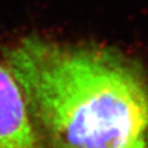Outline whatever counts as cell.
I'll return each mask as SVG.
<instances>
[{
    "instance_id": "1",
    "label": "cell",
    "mask_w": 148,
    "mask_h": 148,
    "mask_svg": "<svg viewBox=\"0 0 148 148\" xmlns=\"http://www.w3.org/2000/svg\"><path fill=\"white\" fill-rule=\"evenodd\" d=\"M1 60L42 148H148V73L131 55L29 34L4 47Z\"/></svg>"
},
{
    "instance_id": "2",
    "label": "cell",
    "mask_w": 148,
    "mask_h": 148,
    "mask_svg": "<svg viewBox=\"0 0 148 148\" xmlns=\"http://www.w3.org/2000/svg\"><path fill=\"white\" fill-rule=\"evenodd\" d=\"M0 148H42L19 83L0 58Z\"/></svg>"
}]
</instances>
